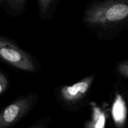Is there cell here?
Segmentation results:
<instances>
[{
    "instance_id": "cell-1",
    "label": "cell",
    "mask_w": 128,
    "mask_h": 128,
    "mask_svg": "<svg viewBox=\"0 0 128 128\" xmlns=\"http://www.w3.org/2000/svg\"><path fill=\"white\" fill-rule=\"evenodd\" d=\"M128 20V0L98 1L88 5L83 21L91 27L112 28Z\"/></svg>"
},
{
    "instance_id": "cell-2",
    "label": "cell",
    "mask_w": 128,
    "mask_h": 128,
    "mask_svg": "<svg viewBox=\"0 0 128 128\" xmlns=\"http://www.w3.org/2000/svg\"><path fill=\"white\" fill-rule=\"evenodd\" d=\"M0 59L16 68L35 72L38 64L33 56L20 48L12 41L0 36Z\"/></svg>"
},
{
    "instance_id": "cell-3",
    "label": "cell",
    "mask_w": 128,
    "mask_h": 128,
    "mask_svg": "<svg viewBox=\"0 0 128 128\" xmlns=\"http://www.w3.org/2000/svg\"><path fill=\"white\" fill-rule=\"evenodd\" d=\"M37 93L22 96L5 108L0 112V128H9L23 118L38 100Z\"/></svg>"
},
{
    "instance_id": "cell-4",
    "label": "cell",
    "mask_w": 128,
    "mask_h": 128,
    "mask_svg": "<svg viewBox=\"0 0 128 128\" xmlns=\"http://www.w3.org/2000/svg\"><path fill=\"white\" fill-rule=\"evenodd\" d=\"M95 73L80 80L72 86H64L60 90V98L68 106H74L82 101L90 91Z\"/></svg>"
},
{
    "instance_id": "cell-5",
    "label": "cell",
    "mask_w": 128,
    "mask_h": 128,
    "mask_svg": "<svg viewBox=\"0 0 128 128\" xmlns=\"http://www.w3.org/2000/svg\"><path fill=\"white\" fill-rule=\"evenodd\" d=\"M26 4V0H0V6L12 16H19L23 13Z\"/></svg>"
},
{
    "instance_id": "cell-6",
    "label": "cell",
    "mask_w": 128,
    "mask_h": 128,
    "mask_svg": "<svg viewBox=\"0 0 128 128\" xmlns=\"http://www.w3.org/2000/svg\"><path fill=\"white\" fill-rule=\"evenodd\" d=\"M58 2L59 1L56 0H40L38 1L39 14L41 20L46 21L53 16Z\"/></svg>"
},
{
    "instance_id": "cell-7",
    "label": "cell",
    "mask_w": 128,
    "mask_h": 128,
    "mask_svg": "<svg viewBox=\"0 0 128 128\" xmlns=\"http://www.w3.org/2000/svg\"><path fill=\"white\" fill-rule=\"evenodd\" d=\"M118 71L120 74L128 78V61H122L118 65Z\"/></svg>"
},
{
    "instance_id": "cell-8",
    "label": "cell",
    "mask_w": 128,
    "mask_h": 128,
    "mask_svg": "<svg viewBox=\"0 0 128 128\" xmlns=\"http://www.w3.org/2000/svg\"><path fill=\"white\" fill-rule=\"evenodd\" d=\"M8 84V81L4 74L0 71V94L4 92Z\"/></svg>"
},
{
    "instance_id": "cell-9",
    "label": "cell",
    "mask_w": 128,
    "mask_h": 128,
    "mask_svg": "<svg viewBox=\"0 0 128 128\" xmlns=\"http://www.w3.org/2000/svg\"><path fill=\"white\" fill-rule=\"evenodd\" d=\"M48 121V119L46 118L40 120L35 122L29 128H47Z\"/></svg>"
}]
</instances>
